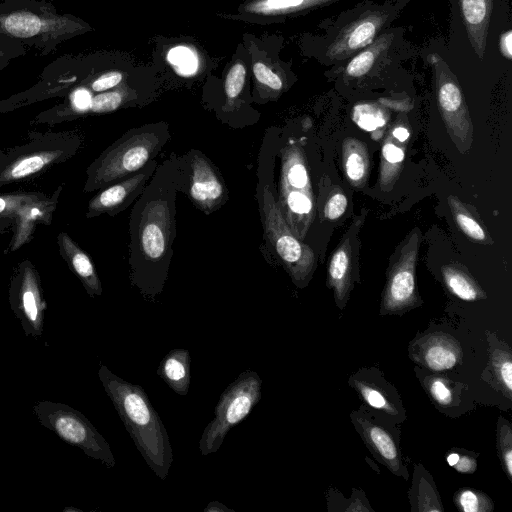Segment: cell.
<instances>
[{"label": "cell", "instance_id": "obj_3", "mask_svg": "<svg viewBox=\"0 0 512 512\" xmlns=\"http://www.w3.org/2000/svg\"><path fill=\"white\" fill-rule=\"evenodd\" d=\"M89 30L82 19L44 0H2L0 34L37 49L42 56Z\"/></svg>", "mask_w": 512, "mask_h": 512}, {"label": "cell", "instance_id": "obj_46", "mask_svg": "<svg viewBox=\"0 0 512 512\" xmlns=\"http://www.w3.org/2000/svg\"><path fill=\"white\" fill-rule=\"evenodd\" d=\"M205 512H223V511H232L231 509L224 506L222 503L219 502H210L208 506L204 509Z\"/></svg>", "mask_w": 512, "mask_h": 512}, {"label": "cell", "instance_id": "obj_12", "mask_svg": "<svg viewBox=\"0 0 512 512\" xmlns=\"http://www.w3.org/2000/svg\"><path fill=\"white\" fill-rule=\"evenodd\" d=\"M408 351L413 362L433 372L451 370L463 358L458 340L439 331L418 336L410 342Z\"/></svg>", "mask_w": 512, "mask_h": 512}, {"label": "cell", "instance_id": "obj_27", "mask_svg": "<svg viewBox=\"0 0 512 512\" xmlns=\"http://www.w3.org/2000/svg\"><path fill=\"white\" fill-rule=\"evenodd\" d=\"M441 274L446 288L459 299L473 302L487 297L481 286L461 265H443Z\"/></svg>", "mask_w": 512, "mask_h": 512}, {"label": "cell", "instance_id": "obj_25", "mask_svg": "<svg viewBox=\"0 0 512 512\" xmlns=\"http://www.w3.org/2000/svg\"><path fill=\"white\" fill-rule=\"evenodd\" d=\"M190 353L186 349H173L161 360L157 375L177 394H188L190 385Z\"/></svg>", "mask_w": 512, "mask_h": 512}, {"label": "cell", "instance_id": "obj_23", "mask_svg": "<svg viewBox=\"0 0 512 512\" xmlns=\"http://www.w3.org/2000/svg\"><path fill=\"white\" fill-rule=\"evenodd\" d=\"M327 284L333 289L337 306L343 309L352 287V260L349 238L342 240L330 259Z\"/></svg>", "mask_w": 512, "mask_h": 512}, {"label": "cell", "instance_id": "obj_26", "mask_svg": "<svg viewBox=\"0 0 512 512\" xmlns=\"http://www.w3.org/2000/svg\"><path fill=\"white\" fill-rule=\"evenodd\" d=\"M343 167L349 183L362 188L369 175V154L366 145L353 137H348L342 145Z\"/></svg>", "mask_w": 512, "mask_h": 512}, {"label": "cell", "instance_id": "obj_13", "mask_svg": "<svg viewBox=\"0 0 512 512\" xmlns=\"http://www.w3.org/2000/svg\"><path fill=\"white\" fill-rule=\"evenodd\" d=\"M398 35L400 32L397 29H386L356 55L340 65L333 66L332 71L341 74L345 80L364 79L376 73L384 68L388 58L392 56L390 54Z\"/></svg>", "mask_w": 512, "mask_h": 512}, {"label": "cell", "instance_id": "obj_31", "mask_svg": "<svg viewBox=\"0 0 512 512\" xmlns=\"http://www.w3.org/2000/svg\"><path fill=\"white\" fill-rule=\"evenodd\" d=\"M448 204L455 223L469 239L476 242H488L489 235L470 209L454 195L448 197Z\"/></svg>", "mask_w": 512, "mask_h": 512}, {"label": "cell", "instance_id": "obj_17", "mask_svg": "<svg viewBox=\"0 0 512 512\" xmlns=\"http://www.w3.org/2000/svg\"><path fill=\"white\" fill-rule=\"evenodd\" d=\"M171 214L167 204L155 201L149 205L140 227V245L146 258L160 260L168 250Z\"/></svg>", "mask_w": 512, "mask_h": 512}, {"label": "cell", "instance_id": "obj_19", "mask_svg": "<svg viewBox=\"0 0 512 512\" xmlns=\"http://www.w3.org/2000/svg\"><path fill=\"white\" fill-rule=\"evenodd\" d=\"M460 16L477 57L485 54L493 11V0H457Z\"/></svg>", "mask_w": 512, "mask_h": 512}, {"label": "cell", "instance_id": "obj_21", "mask_svg": "<svg viewBox=\"0 0 512 512\" xmlns=\"http://www.w3.org/2000/svg\"><path fill=\"white\" fill-rule=\"evenodd\" d=\"M350 385L370 407L388 416L398 417L402 408L396 391L379 376L364 375L362 371L351 376Z\"/></svg>", "mask_w": 512, "mask_h": 512}, {"label": "cell", "instance_id": "obj_40", "mask_svg": "<svg viewBox=\"0 0 512 512\" xmlns=\"http://www.w3.org/2000/svg\"><path fill=\"white\" fill-rule=\"evenodd\" d=\"M27 53L26 46L0 34V72L13 60Z\"/></svg>", "mask_w": 512, "mask_h": 512}, {"label": "cell", "instance_id": "obj_39", "mask_svg": "<svg viewBox=\"0 0 512 512\" xmlns=\"http://www.w3.org/2000/svg\"><path fill=\"white\" fill-rule=\"evenodd\" d=\"M246 69L243 64L235 63L229 70L225 80V94L228 101L240 95L245 83Z\"/></svg>", "mask_w": 512, "mask_h": 512}, {"label": "cell", "instance_id": "obj_45", "mask_svg": "<svg viewBox=\"0 0 512 512\" xmlns=\"http://www.w3.org/2000/svg\"><path fill=\"white\" fill-rule=\"evenodd\" d=\"M392 136L399 142H405L409 138V131L402 126H398L393 129Z\"/></svg>", "mask_w": 512, "mask_h": 512}, {"label": "cell", "instance_id": "obj_24", "mask_svg": "<svg viewBox=\"0 0 512 512\" xmlns=\"http://www.w3.org/2000/svg\"><path fill=\"white\" fill-rule=\"evenodd\" d=\"M489 335V361L487 370L492 377V382L502 394L512 400V352L510 347L501 342L495 334Z\"/></svg>", "mask_w": 512, "mask_h": 512}, {"label": "cell", "instance_id": "obj_28", "mask_svg": "<svg viewBox=\"0 0 512 512\" xmlns=\"http://www.w3.org/2000/svg\"><path fill=\"white\" fill-rule=\"evenodd\" d=\"M430 475L421 465H415L411 494L414 497L413 511H444L440 496Z\"/></svg>", "mask_w": 512, "mask_h": 512}, {"label": "cell", "instance_id": "obj_2", "mask_svg": "<svg viewBox=\"0 0 512 512\" xmlns=\"http://www.w3.org/2000/svg\"><path fill=\"white\" fill-rule=\"evenodd\" d=\"M409 0H364L324 24L318 38V58L327 66H337L368 46L399 17Z\"/></svg>", "mask_w": 512, "mask_h": 512}, {"label": "cell", "instance_id": "obj_20", "mask_svg": "<svg viewBox=\"0 0 512 512\" xmlns=\"http://www.w3.org/2000/svg\"><path fill=\"white\" fill-rule=\"evenodd\" d=\"M59 253L90 297L101 296L102 285L88 254L66 233L57 236Z\"/></svg>", "mask_w": 512, "mask_h": 512}, {"label": "cell", "instance_id": "obj_16", "mask_svg": "<svg viewBox=\"0 0 512 512\" xmlns=\"http://www.w3.org/2000/svg\"><path fill=\"white\" fill-rule=\"evenodd\" d=\"M62 186L60 185L51 196L42 195L26 202L19 208L12 227L14 233L9 252H14L29 243L38 225H49L51 223L59 195L63 189Z\"/></svg>", "mask_w": 512, "mask_h": 512}, {"label": "cell", "instance_id": "obj_11", "mask_svg": "<svg viewBox=\"0 0 512 512\" xmlns=\"http://www.w3.org/2000/svg\"><path fill=\"white\" fill-rule=\"evenodd\" d=\"M419 242L420 233L415 229L402 247L398 259L388 271L380 314L399 315L419 305L415 284Z\"/></svg>", "mask_w": 512, "mask_h": 512}, {"label": "cell", "instance_id": "obj_37", "mask_svg": "<svg viewBox=\"0 0 512 512\" xmlns=\"http://www.w3.org/2000/svg\"><path fill=\"white\" fill-rule=\"evenodd\" d=\"M167 58L176 70L183 75L193 74L197 69V58L187 47L178 46L168 52Z\"/></svg>", "mask_w": 512, "mask_h": 512}, {"label": "cell", "instance_id": "obj_33", "mask_svg": "<svg viewBox=\"0 0 512 512\" xmlns=\"http://www.w3.org/2000/svg\"><path fill=\"white\" fill-rule=\"evenodd\" d=\"M42 193L25 192V193H7L0 195V231L2 229L13 227L19 208L36 198L41 197Z\"/></svg>", "mask_w": 512, "mask_h": 512}, {"label": "cell", "instance_id": "obj_29", "mask_svg": "<svg viewBox=\"0 0 512 512\" xmlns=\"http://www.w3.org/2000/svg\"><path fill=\"white\" fill-rule=\"evenodd\" d=\"M338 1L340 0H259L248 9L253 13L274 16L307 12Z\"/></svg>", "mask_w": 512, "mask_h": 512}, {"label": "cell", "instance_id": "obj_10", "mask_svg": "<svg viewBox=\"0 0 512 512\" xmlns=\"http://www.w3.org/2000/svg\"><path fill=\"white\" fill-rule=\"evenodd\" d=\"M8 299L25 336L40 338L44 330L47 304L43 296L40 275L28 259L21 261L15 269Z\"/></svg>", "mask_w": 512, "mask_h": 512}, {"label": "cell", "instance_id": "obj_15", "mask_svg": "<svg viewBox=\"0 0 512 512\" xmlns=\"http://www.w3.org/2000/svg\"><path fill=\"white\" fill-rule=\"evenodd\" d=\"M189 196L205 213L218 209L227 198L222 179L202 155H195L191 161Z\"/></svg>", "mask_w": 512, "mask_h": 512}, {"label": "cell", "instance_id": "obj_5", "mask_svg": "<svg viewBox=\"0 0 512 512\" xmlns=\"http://www.w3.org/2000/svg\"><path fill=\"white\" fill-rule=\"evenodd\" d=\"M277 205L292 233L304 239L314 217V196L304 152L296 143L282 150Z\"/></svg>", "mask_w": 512, "mask_h": 512}, {"label": "cell", "instance_id": "obj_43", "mask_svg": "<svg viewBox=\"0 0 512 512\" xmlns=\"http://www.w3.org/2000/svg\"><path fill=\"white\" fill-rule=\"evenodd\" d=\"M452 467L459 473L472 474L476 470L477 462L475 457L459 453L458 460Z\"/></svg>", "mask_w": 512, "mask_h": 512}, {"label": "cell", "instance_id": "obj_32", "mask_svg": "<svg viewBox=\"0 0 512 512\" xmlns=\"http://www.w3.org/2000/svg\"><path fill=\"white\" fill-rule=\"evenodd\" d=\"M423 387L439 407L449 408L459 403L460 392L456 390V383L444 376L428 375L423 380Z\"/></svg>", "mask_w": 512, "mask_h": 512}, {"label": "cell", "instance_id": "obj_7", "mask_svg": "<svg viewBox=\"0 0 512 512\" xmlns=\"http://www.w3.org/2000/svg\"><path fill=\"white\" fill-rule=\"evenodd\" d=\"M262 380L252 370L242 372L221 394L214 418L204 429L199 450L202 456L215 453L228 432L242 422L261 399Z\"/></svg>", "mask_w": 512, "mask_h": 512}, {"label": "cell", "instance_id": "obj_1", "mask_svg": "<svg viewBox=\"0 0 512 512\" xmlns=\"http://www.w3.org/2000/svg\"><path fill=\"white\" fill-rule=\"evenodd\" d=\"M98 377L148 467L161 480L166 479L173 463L167 430L140 385L127 382L105 365Z\"/></svg>", "mask_w": 512, "mask_h": 512}, {"label": "cell", "instance_id": "obj_30", "mask_svg": "<svg viewBox=\"0 0 512 512\" xmlns=\"http://www.w3.org/2000/svg\"><path fill=\"white\" fill-rule=\"evenodd\" d=\"M381 156L380 186L382 190L388 191L393 187L400 172L404 149L393 141L391 135L383 144Z\"/></svg>", "mask_w": 512, "mask_h": 512}, {"label": "cell", "instance_id": "obj_8", "mask_svg": "<svg viewBox=\"0 0 512 512\" xmlns=\"http://www.w3.org/2000/svg\"><path fill=\"white\" fill-rule=\"evenodd\" d=\"M263 214L265 235L293 282L304 287L316 266L314 252L292 233L267 187L263 193Z\"/></svg>", "mask_w": 512, "mask_h": 512}, {"label": "cell", "instance_id": "obj_44", "mask_svg": "<svg viewBox=\"0 0 512 512\" xmlns=\"http://www.w3.org/2000/svg\"><path fill=\"white\" fill-rule=\"evenodd\" d=\"M511 40H512V32L511 29L507 31H503L500 36L499 47L502 55L511 60L512 52H511Z\"/></svg>", "mask_w": 512, "mask_h": 512}, {"label": "cell", "instance_id": "obj_4", "mask_svg": "<svg viewBox=\"0 0 512 512\" xmlns=\"http://www.w3.org/2000/svg\"><path fill=\"white\" fill-rule=\"evenodd\" d=\"M162 144L160 135L149 128L129 131L90 165L84 191L104 188L140 170L157 154Z\"/></svg>", "mask_w": 512, "mask_h": 512}, {"label": "cell", "instance_id": "obj_42", "mask_svg": "<svg viewBox=\"0 0 512 512\" xmlns=\"http://www.w3.org/2000/svg\"><path fill=\"white\" fill-rule=\"evenodd\" d=\"M346 207V195L337 187L327 198L324 205V217L328 220H337L344 214Z\"/></svg>", "mask_w": 512, "mask_h": 512}, {"label": "cell", "instance_id": "obj_18", "mask_svg": "<svg viewBox=\"0 0 512 512\" xmlns=\"http://www.w3.org/2000/svg\"><path fill=\"white\" fill-rule=\"evenodd\" d=\"M151 170L152 167L145 168L141 173L103 189L89 201L86 216L114 215L123 210L142 190Z\"/></svg>", "mask_w": 512, "mask_h": 512}, {"label": "cell", "instance_id": "obj_6", "mask_svg": "<svg viewBox=\"0 0 512 512\" xmlns=\"http://www.w3.org/2000/svg\"><path fill=\"white\" fill-rule=\"evenodd\" d=\"M32 411L40 425L62 441L81 449L86 456L101 461L108 468L116 465L106 439L78 410L61 402L42 400L33 405Z\"/></svg>", "mask_w": 512, "mask_h": 512}, {"label": "cell", "instance_id": "obj_35", "mask_svg": "<svg viewBox=\"0 0 512 512\" xmlns=\"http://www.w3.org/2000/svg\"><path fill=\"white\" fill-rule=\"evenodd\" d=\"M497 449L502 468L512 481V429L510 423L502 417L497 426Z\"/></svg>", "mask_w": 512, "mask_h": 512}, {"label": "cell", "instance_id": "obj_14", "mask_svg": "<svg viewBox=\"0 0 512 512\" xmlns=\"http://www.w3.org/2000/svg\"><path fill=\"white\" fill-rule=\"evenodd\" d=\"M351 419L372 454L390 472L407 479V471L401 461V453L392 434L360 410L352 412Z\"/></svg>", "mask_w": 512, "mask_h": 512}, {"label": "cell", "instance_id": "obj_38", "mask_svg": "<svg viewBox=\"0 0 512 512\" xmlns=\"http://www.w3.org/2000/svg\"><path fill=\"white\" fill-rule=\"evenodd\" d=\"M124 101L120 90H108L93 96L90 110L92 113H107L118 109Z\"/></svg>", "mask_w": 512, "mask_h": 512}, {"label": "cell", "instance_id": "obj_9", "mask_svg": "<svg viewBox=\"0 0 512 512\" xmlns=\"http://www.w3.org/2000/svg\"><path fill=\"white\" fill-rule=\"evenodd\" d=\"M433 68L438 108L446 130L460 153H466L473 142V124L457 77L437 54L428 57Z\"/></svg>", "mask_w": 512, "mask_h": 512}, {"label": "cell", "instance_id": "obj_41", "mask_svg": "<svg viewBox=\"0 0 512 512\" xmlns=\"http://www.w3.org/2000/svg\"><path fill=\"white\" fill-rule=\"evenodd\" d=\"M253 72L257 81L267 87L272 92H281L284 88L283 79L278 73L273 71L262 62H257L253 66Z\"/></svg>", "mask_w": 512, "mask_h": 512}, {"label": "cell", "instance_id": "obj_22", "mask_svg": "<svg viewBox=\"0 0 512 512\" xmlns=\"http://www.w3.org/2000/svg\"><path fill=\"white\" fill-rule=\"evenodd\" d=\"M62 148L28 152L7 163L0 171V185L27 179L65 159Z\"/></svg>", "mask_w": 512, "mask_h": 512}, {"label": "cell", "instance_id": "obj_34", "mask_svg": "<svg viewBox=\"0 0 512 512\" xmlns=\"http://www.w3.org/2000/svg\"><path fill=\"white\" fill-rule=\"evenodd\" d=\"M453 500L462 512H491L494 509L492 500L486 494L470 488L458 490Z\"/></svg>", "mask_w": 512, "mask_h": 512}, {"label": "cell", "instance_id": "obj_36", "mask_svg": "<svg viewBox=\"0 0 512 512\" xmlns=\"http://www.w3.org/2000/svg\"><path fill=\"white\" fill-rule=\"evenodd\" d=\"M353 120L366 131H375L386 124V112L372 104H361L353 110Z\"/></svg>", "mask_w": 512, "mask_h": 512}]
</instances>
